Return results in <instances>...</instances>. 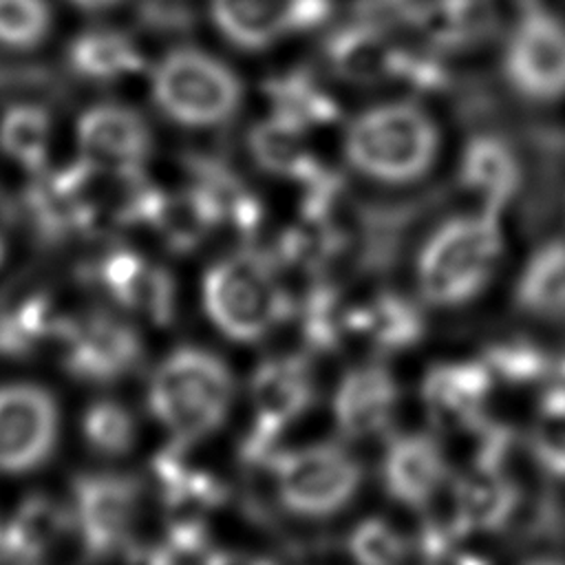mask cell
I'll return each mask as SVG.
<instances>
[{
  "label": "cell",
  "instance_id": "obj_21",
  "mask_svg": "<svg viewBox=\"0 0 565 565\" xmlns=\"http://www.w3.org/2000/svg\"><path fill=\"white\" fill-rule=\"evenodd\" d=\"M349 333L364 338L375 353H402L426 335V316L413 298L380 289L369 300L349 307Z\"/></svg>",
  "mask_w": 565,
  "mask_h": 565
},
{
  "label": "cell",
  "instance_id": "obj_14",
  "mask_svg": "<svg viewBox=\"0 0 565 565\" xmlns=\"http://www.w3.org/2000/svg\"><path fill=\"white\" fill-rule=\"evenodd\" d=\"M254 430L271 437L300 419L316 399L309 353H287L263 360L249 380Z\"/></svg>",
  "mask_w": 565,
  "mask_h": 565
},
{
  "label": "cell",
  "instance_id": "obj_31",
  "mask_svg": "<svg viewBox=\"0 0 565 565\" xmlns=\"http://www.w3.org/2000/svg\"><path fill=\"white\" fill-rule=\"evenodd\" d=\"M55 331L62 333V327L55 329V320L44 298L24 296L0 311V349L4 353H26Z\"/></svg>",
  "mask_w": 565,
  "mask_h": 565
},
{
  "label": "cell",
  "instance_id": "obj_27",
  "mask_svg": "<svg viewBox=\"0 0 565 565\" xmlns=\"http://www.w3.org/2000/svg\"><path fill=\"white\" fill-rule=\"evenodd\" d=\"M514 305L536 320H565V238L536 247L514 285Z\"/></svg>",
  "mask_w": 565,
  "mask_h": 565
},
{
  "label": "cell",
  "instance_id": "obj_22",
  "mask_svg": "<svg viewBox=\"0 0 565 565\" xmlns=\"http://www.w3.org/2000/svg\"><path fill=\"white\" fill-rule=\"evenodd\" d=\"M68 68L95 84H110L132 77L146 68L139 44L121 29L95 24L79 31L66 46Z\"/></svg>",
  "mask_w": 565,
  "mask_h": 565
},
{
  "label": "cell",
  "instance_id": "obj_24",
  "mask_svg": "<svg viewBox=\"0 0 565 565\" xmlns=\"http://www.w3.org/2000/svg\"><path fill=\"white\" fill-rule=\"evenodd\" d=\"M269 115L280 117L302 130L322 128L340 119V106L322 79L307 66H294L274 75L263 86Z\"/></svg>",
  "mask_w": 565,
  "mask_h": 565
},
{
  "label": "cell",
  "instance_id": "obj_12",
  "mask_svg": "<svg viewBox=\"0 0 565 565\" xmlns=\"http://www.w3.org/2000/svg\"><path fill=\"white\" fill-rule=\"evenodd\" d=\"M402 42L391 29L351 18L322 40V62L342 82L353 86L395 84Z\"/></svg>",
  "mask_w": 565,
  "mask_h": 565
},
{
  "label": "cell",
  "instance_id": "obj_5",
  "mask_svg": "<svg viewBox=\"0 0 565 565\" xmlns=\"http://www.w3.org/2000/svg\"><path fill=\"white\" fill-rule=\"evenodd\" d=\"M150 97L174 124L212 128L230 121L243 104L238 73L196 44H177L148 66Z\"/></svg>",
  "mask_w": 565,
  "mask_h": 565
},
{
  "label": "cell",
  "instance_id": "obj_15",
  "mask_svg": "<svg viewBox=\"0 0 565 565\" xmlns=\"http://www.w3.org/2000/svg\"><path fill=\"white\" fill-rule=\"evenodd\" d=\"M399 404V386L393 373L380 362H364L349 369L331 399L338 433L344 439L362 441L384 435Z\"/></svg>",
  "mask_w": 565,
  "mask_h": 565
},
{
  "label": "cell",
  "instance_id": "obj_18",
  "mask_svg": "<svg viewBox=\"0 0 565 565\" xmlns=\"http://www.w3.org/2000/svg\"><path fill=\"white\" fill-rule=\"evenodd\" d=\"M408 29L422 44L441 53H468L501 31L499 0H419Z\"/></svg>",
  "mask_w": 565,
  "mask_h": 565
},
{
  "label": "cell",
  "instance_id": "obj_33",
  "mask_svg": "<svg viewBox=\"0 0 565 565\" xmlns=\"http://www.w3.org/2000/svg\"><path fill=\"white\" fill-rule=\"evenodd\" d=\"M347 552L364 565H393L408 556L413 543L384 519L360 521L347 536Z\"/></svg>",
  "mask_w": 565,
  "mask_h": 565
},
{
  "label": "cell",
  "instance_id": "obj_32",
  "mask_svg": "<svg viewBox=\"0 0 565 565\" xmlns=\"http://www.w3.org/2000/svg\"><path fill=\"white\" fill-rule=\"evenodd\" d=\"M88 446L106 457L126 455L137 439V426L126 406L113 399L93 402L82 417Z\"/></svg>",
  "mask_w": 565,
  "mask_h": 565
},
{
  "label": "cell",
  "instance_id": "obj_6",
  "mask_svg": "<svg viewBox=\"0 0 565 565\" xmlns=\"http://www.w3.org/2000/svg\"><path fill=\"white\" fill-rule=\"evenodd\" d=\"M278 503L302 519H329L358 494L364 470L360 461L335 441L280 450L269 468Z\"/></svg>",
  "mask_w": 565,
  "mask_h": 565
},
{
  "label": "cell",
  "instance_id": "obj_2",
  "mask_svg": "<svg viewBox=\"0 0 565 565\" xmlns=\"http://www.w3.org/2000/svg\"><path fill=\"white\" fill-rule=\"evenodd\" d=\"M342 152L358 174L386 185H406L433 168L439 152V128L411 99L384 102L347 124Z\"/></svg>",
  "mask_w": 565,
  "mask_h": 565
},
{
  "label": "cell",
  "instance_id": "obj_13",
  "mask_svg": "<svg viewBox=\"0 0 565 565\" xmlns=\"http://www.w3.org/2000/svg\"><path fill=\"white\" fill-rule=\"evenodd\" d=\"M380 475L395 503L424 512L448 483L446 450L430 433L393 435L384 448Z\"/></svg>",
  "mask_w": 565,
  "mask_h": 565
},
{
  "label": "cell",
  "instance_id": "obj_3",
  "mask_svg": "<svg viewBox=\"0 0 565 565\" xmlns=\"http://www.w3.org/2000/svg\"><path fill=\"white\" fill-rule=\"evenodd\" d=\"M501 252L494 214L479 210L446 218L417 252L415 280L422 302L452 309L475 300L492 280Z\"/></svg>",
  "mask_w": 565,
  "mask_h": 565
},
{
  "label": "cell",
  "instance_id": "obj_17",
  "mask_svg": "<svg viewBox=\"0 0 565 565\" xmlns=\"http://www.w3.org/2000/svg\"><path fill=\"white\" fill-rule=\"evenodd\" d=\"M494 384L497 380L481 358L452 360L430 366L419 393L435 428L461 433L486 415Z\"/></svg>",
  "mask_w": 565,
  "mask_h": 565
},
{
  "label": "cell",
  "instance_id": "obj_25",
  "mask_svg": "<svg viewBox=\"0 0 565 565\" xmlns=\"http://www.w3.org/2000/svg\"><path fill=\"white\" fill-rule=\"evenodd\" d=\"M349 307L338 282L327 274L309 278L305 291L296 298L291 320L298 322L305 353H333L349 333Z\"/></svg>",
  "mask_w": 565,
  "mask_h": 565
},
{
  "label": "cell",
  "instance_id": "obj_35",
  "mask_svg": "<svg viewBox=\"0 0 565 565\" xmlns=\"http://www.w3.org/2000/svg\"><path fill=\"white\" fill-rule=\"evenodd\" d=\"M527 448L547 477L565 479V411H536Z\"/></svg>",
  "mask_w": 565,
  "mask_h": 565
},
{
  "label": "cell",
  "instance_id": "obj_26",
  "mask_svg": "<svg viewBox=\"0 0 565 565\" xmlns=\"http://www.w3.org/2000/svg\"><path fill=\"white\" fill-rule=\"evenodd\" d=\"M247 148L260 170L298 185L324 168L307 146V130L274 115L249 130Z\"/></svg>",
  "mask_w": 565,
  "mask_h": 565
},
{
  "label": "cell",
  "instance_id": "obj_28",
  "mask_svg": "<svg viewBox=\"0 0 565 565\" xmlns=\"http://www.w3.org/2000/svg\"><path fill=\"white\" fill-rule=\"evenodd\" d=\"M51 135V115L40 104H13L0 117V150L29 172L44 170Z\"/></svg>",
  "mask_w": 565,
  "mask_h": 565
},
{
  "label": "cell",
  "instance_id": "obj_20",
  "mask_svg": "<svg viewBox=\"0 0 565 565\" xmlns=\"http://www.w3.org/2000/svg\"><path fill=\"white\" fill-rule=\"evenodd\" d=\"M521 499V490L505 468H468L450 483L452 512L466 534L505 530L516 519Z\"/></svg>",
  "mask_w": 565,
  "mask_h": 565
},
{
  "label": "cell",
  "instance_id": "obj_19",
  "mask_svg": "<svg viewBox=\"0 0 565 565\" xmlns=\"http://www.w3.org/2000/svg\"><path fill=\"white\" fill-rule=\"evenodd\" d=\"M139 488L119 475H90L75 494L77 525L93 550L115 547L128 532L137 512Z\"/></svg>",
  "mask_w": 565,
  "mask_h": 565
},
{
  "label": "cell",
  "instance_id": "obj_34",
  "mask_svg": "<svg viewBox=\"0 0 565 565\" xmlns=\"http://www.w3.org/2000/svg\"><path fill=\"white\" fill-rule=\"evenodd\" d=\"M519 536L525 550H545L543 558L556 561L550 550H558L565 543V512L554 492L545 490L536 497Z\"/></svg>",
  "mask_w": 565,
  "mask_h": 565
},
{
  "label": "cell",
  "instance_id": "obj_29",
  "mask_svg": "<svg viewBox=\"0 0 565 565\" xmlns=\"http://www.w3.org/2000/svg\"><path fill=\"white\" fill-rule=\"evenodd\" d=\"M481 360L494 380L508 386H534L554 377L558 355L527 338L497 340L483 349Z\"/></svg>",
  "mask_w": 565,
  "mask_h": 565
},
{
  "label": "cell",
  "instance_id": "obj_30",
  "mask_svg": "<svg viewBox=\"0 0 565 565\" xmlns=\"http://www.w3.org/2000/svg\"><path fill=\"white\" fill-rule=\"evenodd\" d=\"M53 0H0V49L31 53L44 46L55 29Z\"/></svg>",
  "mask_w": 565,
  "mask_h": 565
},
{
  "label": "cell",
  "instance_id": "obj_23",
  "mask_svg": "<svg viewBox=\"0 0 565 565\" xmlns=\"http://www.w3.org/2000/svg\"><path fill=\"white\" fill-rule=\"evenodd\" d=\"M104 289L121 305L157 322L172 313L170 276L132 252H113L99 265Z\"/></svg>",
  "mask_w": 565,
  "mask_h": 565
},
{
  "label": "cell",
  "instance_id": "obj_7",
  "mask_svg": "<svg viewBox=\"0 0 565 565\" xmlns=\"http://www.w3.org/2000/svg\"><path fill=\"white\" fill-rule=\"evenodd\" d=\"M508 86L525 102L552 104L565 97V20L541 2L521 7L501 57Z\"/></svg>",
  "mask_w": 565,
  "mask_h": 565
},
{
  "label": "cell",
  "instance_id": "obj_4",
  "mask_svg": "<svg viewBox=\"0 0 565 565\" xmlns=\"http://www.w3.org/2000/svg\"><path fill=\"white\" fill-rule=\"evenodd\" d=\"M234 402L230 366L201 347H179L150 375L148 408L181 444L212 435Z\"/></svg>",
  "mask_w": 565,
  "mask_h": 565
},
{
  "label": "cell",
  "instance_id": "obj_16",
  "mask_svg": "<svg viewBox=\"0 0 565 565\" xmlns=\"http://www.w3.org/2000/svg\"><path fill=\"white\" fill-rule=\"evenodd\" d=\"M457 181L463 192L479 199L483 212L499 216L519 196L525 181L516 143L497 130H477L461 150Z\"/></svg>",
  "mask_w": 565,
  "mask_h": 565
},
{
  "label": "cell",
  "instance_id": "obj_1",
  "mask_svg": "<svg viewBox=\"0 0 565 565\" xmlns=\"http://www.w3.org/2000/svg\"><path fill=\"white\" fill-rule=\"evenodd\" d=\"M269 249L243 247L218 258L203 276V309L210 322L234 342H258L291 320L296 298L280 278Z\"/></svg>",
  "mask_w": 565,
  "mask_h": 565
},
{
  "label": "cell",
  "instance_id": "obj_36",
  "mask_svg": "<svg viewBox=\"0 0 565 565\" xmlns=\"http://www.w3.org/2000/svg\"><path fill=\"white\" fill-rule=\"evenodd\" d=\"M57 530L60 519L55 510L44 501H35L26 505L11 525V547L26 552L42 550L57 534Z\"/></svg>",
  "mask_w": 565,
  "mask_h": 565
},
{
  "label": "cell",
  "instance_id": "obj_10",
  "mask_svg": "<svg viewBox=\"0 0 565 565\" xmlns=\"http://www.w3.org/2000/svg\"><path fill=\"white\" fill-rule=\"evenodd\" d=\"M64 364L86 382H115L141 360V338L132 324L108 311H95L62 327Z\"/></svg>",
  "mask_w": 565,
  "mask_h": 565
},
{
  "label": "cell",
  "instance_id": "obj_37",
  "mask_svg": "<svg viewBox=\"0 0 565 565\" xmlns=\"http://www.w3.org/2000/svg\"><path fill=\"white\" fill-rule=\"evenodd\" d=\"M71 9H75L77 13L90 15V18H102L108 15L117 9H121L128 0H64Z\"/></svg>",
  "mask_w": 565,
  "mask_h": 565
},
{
  "label": "cell",
  "instance_id": "obj_9",
  "mask_svg": "<svg viewBox=\"0 0 565 565\" xmlns=\"http://www.w3.org/2000/svg\"><path fill=\"white\" fill-rule=\"evenodd\" d=\"M57 404L29 382L0 386V472L24 475L40 468L57 441Z\"/></svg>",
  "mask_w": 565,
  "mask_h": 565
},
{
  "label": "cell",
  "instance_id": "obj_8",
  "mask_svg": "<svg viewBox=\"0 0 565 565\" xmlns=\"http://www.w3.org/2000/svg\"><path fill=\"white\" fill-rule=\"evenodd\" d=\"M333 0H210V20L232 46L258 53L280 40L318 29Z\"/></svg>",
  "mask_w": 565,
  "mask_h": 565
},
{
  "label": "cell",
  "instance_id": "obj_11",
  "mask_svg": "<svg viewBox=\"0 0 565 565\" xmlns=\"http://www.w3.org/2000/svg\"><path fill=\"white\" fill-rule=\"evenodd\" d=\"M77 146L82 161L93 168L139 174L152 152V132L135 108L119 102H102L79 115Z\"/></svg>",
  "mask_w": 565,
  "mask_h": 565
},
{
  "label": "cell",
  "instance_id": "obj_38",
  "mask_svg": "<svg viewBox=\"0 0 565 565\" xmlns=\"http://www.w3.org/2000/svg\"><path fill=\"white\" fill-rule=\"evenodd\" d=\"M13 225V207L11 201L7 199V194L0 190V263L7 249V238H9V230Z\"/></svg>",
  "mask_w": 565,
  "mask_h": 565
}]
</instances>
